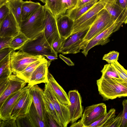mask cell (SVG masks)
I'll use <instances>...</instances> for the list:
<instances>
[{
    "label": "cell",
    "instance_id": "cell-2",
    "mask_svg": "<svg viewBox=\"0 0 127 127\" xmlns=\"http://www.w3.org/2000/svg\"><path fill=\"white\" fill-rule=\"evenodd\" d=\"M96 84L104 100L127 96V86L117 81L100 78L97 80Z\"/></svg>",
    "mask_w": 127,
    "mask_h": 127
},
{
    "label": "cell",
    "instance_id": "cell-13",
    "mask_svg": "<svg viewBox=\"0 0 127 127\" xmlns=\"http://www.w3.org/2000/svg\"><path fill=\"white\" fill-rule=\"evenodd\" d=\"M68 95L70 104L67 106L70 113V122L72 124L81 117L83 108L81 96L77 90L69 91Z\"/></svg>",
    "mask_w": 127,
    "mask_h": 127
},
{
    "label": "cell",
    "instance_id": "cell-38",
    "mask_svg": "<svg viewBox=\"0 0 127 127\" xmlns=\"http://www.w3.org/2000/svg\"><path fill=\"white\" fill-rule=\"evenodd\" d=\"M10 11L6 4L0 6V24L8 14Z\"/></svg>",
    "mask_w": 127,
    "mask_h": 127
},
{
    "label": "cell",
    "instance_id": "cell-33",
    "mask_svg": "<svg viewBox=\"0 0 127 127\" xmlns=\"http://www.w3.org/2000/svg\"><path fill=\"white\" fill-rule=\"evenodd\" d=\"M111 64L116 69L120 78L127 83V70L118 61L114 62Z\"/></svg>",
    "mask_w": 127,
    "mask_h": 127
},
{
    "label": "cell",
    "instance_id": "cell-25",
    "mask_svg": "<svg viewBox=\"0 0 127 127\" xmlns=\"http://www.w3.org/2000/svg\"><path fill=\"white\" fill-rule=\"evenodd\" d=\"M98 1L91 2L80 7H75L68 10L66 11V14L74 21L81 16Z\"/></svg>",
    "mask_w": 127,
    "mask_h": 127
},
{
    "label": "cell",
    "instance_id": "cell-18",
    "mask_svg": "<svg viewBox=\"0 0 127 127\" xmlns=\"http://www.w3.org/2000/svg\"><path fill=\"white\" fill-rule=\"evenodd\" d=\"M105 4L106 9L115 21L122 24L127 23V12L117 3L116 0H101Z\"/></svg>",
    "mask_w": 127,
    "mask_h": 127
},
{
    "label": "cell",
    "instance_id": "cell-17",
    "mask_svg": "<svg viewBox=\"0 0 127 127\" xmlns=\"http://www.w3.org/2000/svg\"><path fill=\"white\" fill-rule=\"evenodd\" d=\"M52 61H47L39 65L34 70L30 77L28 85L32 86L41 83L48 82V69Z\"/></svg>",
    "mask_w": 127,
    "mask_h": 127
},
{
    "label": "cell",
    "instance_id": "cell-27",
    "mask_svg": "<svg viewBox=\"0 0 127 127\" xmlns=\"http://www.w3.org/2000/svg\"><path fill=\"white\" fill-rule=\"evenodd\" d=\"M23 1L22 0H14L8 1L6 3L20 27L22 23L21 8Z\"/></svg>",
    "mask_w": 127,
    "mask_h": 127
},
{
    "label": "cell",
    "instance_id": "cell-49",
    "mask_svg": "<svg viewBox=\"0 0 127 127\" xmlns=\"http://www.w3.org/2000/svg\"><path fill=\"white\" fill-rule=\"evenodd\" d=\"M7 2L6 0H0V6L3 4H6Z\"/></svg>",
    "mask_w": 127,
    "mask_h": 127
},
{
    "label": "cell",
    "instance_id": "cell-43",
    "mask_svg": "<svg viewBox=\"0 0 127 127\" xmlns=\"http://www.w3.org/2000/svg\"><path fill=\"white\" fill-rule=\"evenodd\" d=\"M13 50V49L10 47L4 48L0 50V61Z\"/></svg>",
    "mask_w": 127,
    "mask_h": 127
},
{
    "label": "cell",
    "instance_id": "cell-6",
    "mask_svg": "<svg viewBox=\"0 0 127 127\" xmlns=\"http://www.w3.org/2000/svg\"><path fill=\"white\" fill-rule=\"evenodd\" d=\"M41 56H33L20 50L13 51L10 55V66L13 74L23 71L31 63L44 58Z\"/></svg>",
    "mask_w": 127,
    "mask_h": 127
},
{
    "label": "cell",
    "instance_id": "cell-5",
    "mask_svg": "<svg viewBox=\"0 0 127 127\" xmlns=\"http://www.w3.org/2000/svg\"><path fill=\"white\" fill-rule=\"evenodd\" d=\"M104 5L103 1L99 0L81 16L74 21L70 35L90 28L95 20L98 14L104 9Z\"/></svg>",
    "mask_w": 127,
    "mask_h": 127
},
{
    "label": "cell",
    "instance_id": "cell-14",
    "mask_svg": "<svg viewBox=\"0 0 127 127\" xmlns=\"http://www.w3.org/2000/svg\"><path fill=\"white\" fill-rule=\"evenodd\" d=\"M32 102V96L30 89L16 104L12 111L10 119L16 120L19 117L27 114Z\"/></svg>",
    "mask_w": 127,
    "mask_h": 127
},
{
    "label": "cell",
    "instance_id": "cell-26",
    "mask_svg": "<svg viewBox=\"0 0 127 127\" xmlns=\"http://www.w3.org/2000/svg\"><path fill=\"white\" fill-rule=\"evenodd\" d=\"M27 115L31 127H48L46 124L39 115L33 102Z\"/></svg>",
    "mask_w": 127,
    "mask_h": 127
},
{
    "label": "cell",
    "instance_id": "cell-12",
    "mask_svg": "<svg viewBox=\"0 0 127 127\" xmlns=\"http://www.w3.org/2000/svg\"><path fill=\"white\" fill-rule=\"evenodd\" d=\"M32 86L28 85L23 89L9 96L0 106V120L10 119L11 113L16 104L21 97Z\"/></svg>",
    "mask_w": 127,
    "mask_h": 127
},
{
    "label": "cell",
    "instance_id": "cell-1",
    "mask_svg": "<svg viewBox=\"0 0 127 127\" xmlns=\"http://www.w3.org/2000/svg\"><path fill=\"white\" fill-rule=\"evenodd\" d=\"M19 50L33 56L51 55L58 57L57 53L47 41L44 31L35 37L29 39Z\"/></svg>",
    "mask_w": 127,
    "mask_h": 127
},
{
    "label": "cell",
    "instance_id": "cell-34",
    "mask_svg": "<svg viewBox=\"0 0 127 127\" xmlns=\"http://www.w3.org/2000/svg\"><path fill=\"white\" fill-rule=\"evenodd\" d=\"M119 53L117 51H113L104 55L102 60L106 61L108 64H111L113 62L118 61Z\"/></svg>",
    "mask_w": 127,
    "mask_h": 127
},
{
    "label": "cell",
    "instance_id": "cell-31",
    "mask_svg": "<svg viewBox=\"0 0 127 127\" xmlns=\"http://www.w3.org/2000/svg\"><path fill=\"white\" fill-rule=\"evenodd\" d=\"M47 60L45 57L42 59L31 63L22 72L14 74L23 78L28 83L30 77L35 69L41 63Z\"/></svg>",
    "mask_w": 127,
    "mask_h": 127
},
{
    "label": "cell",
    "instance_id": "cell-4",
    "mask_svg": "<svg viewBox=\"0 0 127 127\" xmlns=\"http://www.w3.org/2000/svg\"><path fill=\"white\" fill-rule=\"evenodd\" d=\"M115 22L106 9H103L101 10L83 39L82 49L84 50L87 43L90 40L104 31Z\"/></svg>",
    "mask_w": 127,
    "mask_h": 127
},
{
    "label": "cell",
    "instance_id": "cell-32",
    "mask_svg": "<svg viewBox=\"0 0 127 127\" xmlns=\"http://www.w3.org/2000/svg\"><path fill=\"white\" fill-rule=\"evenodd\" d=\"M29 39L20 31L18 34L13 38L9 47L12 48L14 51L19 50Z\"/></svg>",
    "mask_w": 127,
    "mask_h": 127
},
{
    "label": "cell",
    "instance_id": "cell-22",
    "mask_svg": "<svg viewBox=\"0 0 127 127\" xmlns=\"http://www.w3.org/2000/svg\"><path fill=\"white\" fill-rule=\"evenodd\" d=\"M41 6L38 2L31 0L23 1L21 8L22 22L27 20Z\"/></svg>",
    "mask_w": 127,
    "mask_h": 127
},
{
    "label": "cell",
    "instance_id": "cell-29",
    "mask_svg": "<svg viewBox=\"0 0 127 127\" xmlns=\"http://www.w3.org/2000/svg\"><path fill=\"white\" fill-rule=\"evenodd\" d=\"M10 53L0 61V82L7 79L12 74L10 66Z\"/></svg>",
    "mask_w": 127,
    "mask_h": 127
},
{
    "label": "cell",
    "instance_id": "cell-8",
    "mask_svg": "<svg viewBox=\"0 0 127 127\" xmlns=\"http://www.w3.org/2000/svg\"><path fill=\"white\" fill-rule=\"evenodd\" d=\"M107 113L106 106L103 103L86 107L81 119L84 127H89Z\"/></svg>",
    "mask_w": 127,
    "mask_h": 127
},
{
    "label": "cell",
    "instance_id": "cell-30",
    "mask_svg": "<svg viewBox=\"0 0 127 127\" xmlns=\"http://www.w3.org/2000/svg\"><path fill=\"white\" fill-rule=\"evenodd\" d=\"M43 99L47 112L53 117L60 127H63L60 117L52 102L44 93Z\"/></svg>",
    "mask_w": 127,
    "mask_h": 127
},
{
    "label": "cell",
    "instance_id": "cell-20",
    "mask_svg": "<svg viewBox=\"0 0 127 127\" xmlns=\"http://www.w3.org/2000/svg\"><path fill=\"white\" fill-rule=\"evenodd\" d=\"M48 76V81L47 83L56 98L62 103L67 106L69 105L70 103L68 95L49 71Z\"/></svg>",
    "mask_w": 127,
    "mask_h": 127
},
{
    "label": "cell",
    "instance_id": "cell-10",
    "mask_svg": "<svg viewBox=\"0 0 127 127\" xmlns=\"http://www.w3.org/2000/svg\"><path fill=\"white\" fill-rule=\"evenodd\" d=\"M122 24L115 21L104 31L89 41L82 53L86 57L89 50L96 45H105L110 41L109 37L113 33L118 31Z\"/></svg>",
    "mask_w": 127,
    "mask_h": 127
},
{
    "label": "cell",
    "instance_id": "cell-15",
    "mask_svg": "<svg viewBox=\"0 0 127 127\" xmlns=\"http://www.w3.org/2000/svg\"><path fill=\"white\" fill-rule=\"evenodd\" d=\"M20 32L19 26L13 14L10 11L0 24V37H14Z\"/></svg>",
    "mask_w": 127,
    "mask_h": 127
},
{
    "label": "cell",
    "instance_id": "cell-46",
    "mask_svg": "<svg viewBox=\"0 0 127 127\" xmlns=\"http://www.w3.org/2000/svg\"><path fill=\"white\" fill-rule=\"evenodd\" d=\"M59 57L64 61L69 66H74V64L69 58L66 57L61 54H60Z\"/></svg>",
    "mask_w": 127,
    "mask_h": 127
},
{
    "label": "cell",
    "instance_id": "cell-7",
    "mask_svg": "<svg viewBox=\"0 0 127 127\" xmlns=\"http://www.w3.org/2000/svg\"><path fill=\"white\" fill-rule=\"evenodd\" d=\"M90 28L70 35L64 39L58 53L66 54H75L80 52L82 49V42Z\"/></svg>",
    "mask_w": 127,
    "mask_h": 127
},
{
    "label": "cell",
    "instance_id": "cell-47",
    "mask_svg": "<svg viewBox=\"0 0 127 127\" xmlns=\"http://www.w3.org/2000/svg\"><path fill=\"white\" fill-rule=\"evenodd\" d=\"M70 127H84V126L82 124L81 120H80L77 122H75L72 124Z\"/></svg>",
    "mask_w": 127,
    "mask_h": 127
},
{
    "label": "cell",
    "instance_id": "cell-19",
    "mask_svg": "<svg viewBox=\"0 0 127 127\" xmlns=\"http://www.w3.org/2000/svg\"><path fill=\"white\" fill-rule=\"evenodd\" d=\"M30 90L32 96L33 102L37 111L48 127L46 119V111L43 99L44 91L37 85L32 86Z\"/></svg>",
    "mask_w": 127,
    "mask_h": 127
},
{
    "label": "cell",
    "instance_id": "cell-48",
    "mask_svg": "<svg viewBox=\"0 0 127 127\" xmlns=\"http://www.w3.org/2000/svg\"><path fill=\"white\" fill-rule=\"evenodd\" d=\"M45 57H46L47 59L51 61H53L54 60L58 59L57 57L51 55H46Z\"/></svg>",
    "mask_w": 127,
    "mask_h": 127
},
{
    "label": "cell",
    "instance_id": "cell-16",
    "mask_svg": "<svg viewBox=\"0 0 127 127\" xmlns=\"http://www.w3.org/2000/svg\"><path fill=\"white\" fill-rule=\"evenodd\" d=\"M8 85L2 93L0 95V106L10 95L23 89L28 82L16 74L9 76Z\"/></svg>",
    "mask_w": 127,
    "mask_h": 127
},
{
    "label": "cell",
    "instance_id": "cell-36",
    "mask_svg": "<svg viewBox=\"0 0 127 127\" xmlns=\"http://www.w3.org/2000/svg\"><path fill=\"white\" fill-rule=\"evenodd\" d=\"M122 111H121L110 123L107 127H121L122 123Z\"/></svg>",
    "mask_w": 127,
    "mask_h": 127
},
{
    "label": "cell",
    "instance_id": "cell-45",
    "mask_svg": "<svg viewBox=\"0 0 127 127\" xmlns=\"http://www.w3.org/2000/svg\"><path fill=\"white\" fill-rule=\"evenodd\" d=\"M116 2L125 11L127 12V0H116Z\"/></svg>",
    "mask_w": 127,
    "mask_h": 127
},
{
    "label": "cell",
    "instance_id": "cell-44",
    "mask_svg": "<svg viewBox=\"0 0 127 127\" xmlns=\"http://www.w3.org/2000/svg\"><path fill=\"white\" fill-rule=\"evenodd\" d=\"M99 0H78L75 7H80L91 2L98 1Z\"/></svg>",
    "mask_w": 127,
    "mask_h": 127
},
{
    "label": "cell",
    "instance_id": "cell-21",
    "mask_svg": "<svg viewBox=\"0 0 127 127\" xmlns=\"http://www.w3.org/2000/svg\"><path fill=\"white\" fill-rule=\"evenodd\" d=\"M74 21L66 14L61 15L57 19L58 29L61 37L66 38L70 35Z\"/></svg>",
    "mask_w": 127,
    "mask_h": 127
},
{
    "label": "cell",
    "instance_id": "cell-11",
    "mask_svg": "<svg viewBox=\"0 0 127 127\" xmlns=\"http://www.w3.org/2000/svg\"><path fill=\"white\" fill-rule=\"evenodd\" d=\"M44 93L51 100L60 118L63 127H66L70 122V115L67 106L61 103L57 99L47 83H45Z\"/></svg>",
    "mask_w": 127,
    "mask_h": 127
},
{
    "label": "cell",
    "instance_id": "cell-9",
    "mask_svg": "<svg viewBox=\"0 0 127 127\" xmlns=\"http://www.w3.org/2000/svg\"><path fill=\"white\" fill-rule=\"evenodd\" d=\"M44 33L46 39L52 47L53 43L61 37L58 29L57 19L48 9L44 7Z\"/></svg>",
    "mask_w": 127,
    "mask_h": 127
},
{
    "label": "cell",
    "instance_id": "cell-41",
    "mask_svg": "<svg viewBox=\"0 0 127 127\" xmlns=\"http://www.w3.org/2000/svg\"><path fill=\"white\" fill-rule=\"evenodd\" d=\"M1 120L2 121L1 122V123H0V127H17L16 120L9 119L5 120Z\"/></svg>",
    "mask_w": 127,
    "mask_h": 127
},
{
    "label": "cell",
    "instance_id": "cell-39",
    "mask_svg": "<svg viewBox=\"0 0 127 127\" xmlns=\"http://www.w3.org/2000/svg\"><path fill=\"white\" fill-rule=\"evenodd\" d=\"M78 0H64V7L65 12L72 9L76 6Z\"/></svg>",
    "mask_w": 127,
    "mask_h": 127
},
{
    "label": "cell",
    "instance_id": "cell-40",
    "mask_svg": "<svg viewBox=\"0 0 127 127\" xmlns=\"http://www.w3.org/2000/svg\"><path fill=\"white\" fill-rule=\"evenodd\" d=\"M64 39L61 37L54 41L52 44V47L54 51L57 53L61 48Z\"/></svg>",
    "mask_w": 127,
    "mask_h": 127
},
{
    "label": "cell",
    "instance_id": "cell-35",
    "mask_svg": "<svg viewBox=\"0 0 127 127\" xmlns=\"http://www.w3.org/2000/svg\"><path fill=\"white\" fill-rule=\"evenodd\" d=\"M123 110L122 115V123L121 127H127V99L122 102Z\"/></svg>",
    "mask_w": 127,
    "mask_h": 127
},
{
    "label": "cell",
    "instance_id": "cell-24",
    "mask_svg": "<svg viewBox=\"0 0 127 127\" xmlns=\"http://www.w3.org/2000/svg\"><path fill=\"white\" fill-rule=\"evenodd\" d=\"M101 72L100 78L115 80L127 86V83L120 78L116 69L111 64L105 65Z\"/></svg>",
    "mask_w": 127,
    "mask_h": 127
},
{
    "label": "cell",
    "instance_id": "cell-37",
    "mask_svg": "<svg viewBox=\"0 0 127 127\" xmlns=\"http://www.w3.org/2000/svg\"><path fill=\"white\" fill-rule=\"evenodd\" d=\"M14 37H0V50L10 47V43Z\"/></svg>",
    "mask_w": 127,
    "mask_h": 127
},
{
    "label": "cell",
    "instance_id": "cell-28",
    "mask_svg": "<svg viewBox=\"0 0 127 127\" xmlns=\"http://www.w3.org/2000/svg\"><path fill=\"white\" fill-rule=\"evenodd\" d=\"M116 110L114 108L110 109L108 112L89 127H107L108 126L116 117Z\"/></svg>",
    "mask_w": 127,
    "mask_h": 127
},
{
    "label": "cell",
    "instance_id": "cell-50",
    "mask_svg": "<svg viewBox=\"0 0 127 127\" xmlns=\"http://www.w3.org/2000/svg\"><path fill=\"white\" fill-rule=\"evenodd\" d=\"M44 3H45L46 0H39Z\"/></svg>",
    "mask_w": 127,
    "mask_h": 127
},
{
    "label": "cell",
    "instance_id": "cell-42",
    "mask_svg": "<svg viewBox=\"0 0 127 127\" xmlns=\"http://www.w3.org/2000/svg\"><path fill=\"white\" fill-rule=\"evenodd\" d=\"M46 119L48 127H60L53 117L47 112Z\"/></svg>",
    "mask_w": 127,
    "mask_h": 127
},
{
    "label": "cell",
    "instance_id": "cell-3",
    "mask_svg": "<svg viewBox=\"0 0 127 127\" xmlns=\"http://www.w3.org/2000/svg\"><path fill=\"white\" fill-rule=\"evenodd\" d=\"M44 8L41 7L27 20L22 22L20 31L29 39L33 38L44 31Z\"/></svg>",
    "mask_w": 127,
    "mask_h": 127
},
{
    "label": "cell",
    "instance_id": "cell-51",
    "mask_svg": "<svg viewBox=\"0 0 127 127\" xmlns=\"http://www.w3.org/2000/svg\"><path fill=\"white\" fill-rule=\"evenodd\" d=\"M7 0V2L8 1H9L12 0Z\"/></svg>",
    "mask_w": 127,
    "mask_h": 127
},
{
    "label": "cell",
    "instance_id": "cell-23",
    "mask_svg": "<svg viewBox=\"0 0 127 127\" xmlns=\"http://www.w3.org/2000/svg\"><path fill=\"white\" fill-rule=\"evenodd\" d=\"M64 0H46L44 7L48 9L57 19L66 14L64 7Z\"/></svg>",
    "mask_w": 127,
    "mask_h": 127
}]
</instances>
